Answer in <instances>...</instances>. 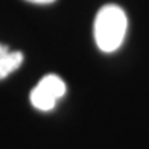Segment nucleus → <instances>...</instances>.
<instances>
[{"label": "nucleus", "mask_w": 149, "mask_h": 149, "mask_svg": "<svg viewBox=\"0 0 149 149\" xmlns=\"http://www.w3.org/2000/svg\"><path fill=\"white\" fill-rule=\"evenodd\" d=\"M128 29L125 11L117 5L102 6L94 18V41L105 53H111L122 46Z\"/></svg>", "instance_id": "obj_1"}, {"label": "nucleus", "mask_w": 149, "mask_h": 149, "mask_svg": "<svg viewBox=\"0 0 149 149\" xmlns=\"http://www.w3.org/2000/svg\"><path fill=\"white\" fill-rule=\"evenodd\" d=\"M65 94V84L58 74H46L31 91V104L40 111H50L55 108L58 99Z\"/></svg>", "instance_id": "obj_2"}, {"label": "nucleus", "mask_w": 149, "mask_h": 149, "mask_svg": "<svg viewBox=\"0 0 149 149\" xmlns=\"http://www.w3.org/2000/svg\"><path fill=\"white\" fill-rule=\"evenodd\" d=\"M23 63V53L18 50H9L5 44H0V81L17 70Z\"/></svg>", "instance_id": "obj_3"}, {"label": "nucleus", "mask_w": 149, "mask_h": 149, "mask_svg": "<svg viewBox=\"0 0 149 149\" xmlns=\"http://www.w3.org/2000/svg\"><path fill=\"white\" fill-rule=\"evenodd\" d=\"M31 3H37V5H49V3H53L55 0H28Z\"/></svg>", "instance_id": "obj_4"}]
</instances>
